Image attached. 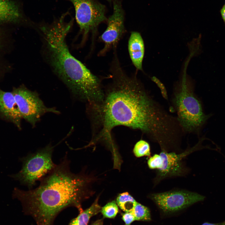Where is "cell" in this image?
I'll return each mask as SVG.
<instances>
[{
	"mask_svg": "<svg viewBox=\"0 0 225 225\" xmlns=\"http://www.w3.org/2000/svg\"><path fill=\"white\" fill-rule=\"evenodd\" d=\"M118 62L112 66V83L103 100L90 107L100 127L98 138L112 141L111 130L122 125L140 130L160 149L170 147L180 132L176 117L152 97L135 76L126 75Z\"/></svg>",
	"mask_w": 225,
	"mask_h": 225,
	"instance_id": "cell-1",
	"label": "cell"
},
{
	"mask_svg": "<svg viewBox=\"0 0 225 225\" xmlns=\"http://www.w3.org/2000/svg\"><path fill=\"white\" fill-rule=\"evenodd\" d=\"M66 154L60 163L39 181L36 188L27 191L18 189L15 195L22 203L23 211L37 225H53L58 215L69 207L83 211L82 203L90 195V179L82 173L70 170Z\"/></svg>",
	"mask_w": 225,
	"mask_h": 225,
	"instance_id": "cell-2",
	"label": "cell"
},
{
	"mask_svg": "<svg viewBox=\"0 0 225 225\" xmlns=\"http://www.w3.org/2000/svg\"><path fill=\"white\" fill-rule=\"evenodd\" d=\"M62 18L40 27L43 53L53 71L72 93L89 104L100 102L104 92L100 79L70 53L66 38L72 25Z\"/></svg>",
	"mask_w": 225,
	"mask_h": 225,
	"instance_id": "cell-3",
	"label": "cell"
},
{
	"mask_svg": "<svg viewBox=\"0 0 225 225\" xmlns=\"http://www.w3.org/2000/svg\"><path fill=\"white\" fill-rule=\"evenodd\" d=\"M177 85L172 99L177 120L184 133L199 135L212 114L203 112L185 73Z\"/></svg>",
	"mask_w": 225,
	"mask_h": 225,
	"instance_id": "cell-4",
	"label": "cell"
},
{
	"mask_svg": "<svg viewBox=\"0 0 225 225\" xmlns=\"http://www.w3.org/2000/svg\"><path fill=\"white\" fill-rule=\"evenodd\" d=\"M205 137L199 138L198 142L192 147H188L181 152H167L161 151L159 154H155L148 157V168L156 170V175L153 179V187H155L165 179L177 177H185L190 172V169L185 162V159L194 152L208 147L202 145Z\"/></svg>",
	"mask_w": 225,
	"mask_h": 225,
	"instance_id": "cell-5",
	"label": "cell"
},
{
	"mask_svg": "<svg viewBox=\"0 0 225 225\" xmlns=\"http://www.w3.org/2000/svg\"><path fill=\"white\" fill-rule=\"evenodd\" d=\"M54 147L49 143L45 147L29 154L22 160V167L16 178L29 189L55 167L52 156Z\"/></svg>",
	"mask_w": 225,
	"mask_h": 225,
	"instance_id": "cell-6",
	"label": "cell"
},
{
	"mask_svg": "<svg viewBox=\"0 0 225 225\" xmlns=\"http://www.w3.org/2000/svg\"><path fill=\"white\" fill-rule=\"evenodd\" d=\"M12 92L22 118L32 126L46 113H60L54 108L46 107L37 93L24 87L15 88Z\"/></svg>",
	"mask_w": 225,
	"mask_h": 225,
	"instance_id": "cell-7",
	"label": "cell"
},
{
	"mask_svg": "<svg viewBox=\"0 0 225 225\" xmlns=\"http://www.w3.org/2000/svg\"><path fill=\"white\" fill-rule=\"evenodd\" d=\"M148 197L160 210L166 213L180 211L203 201L205 198L197 192L181 189L152 193Z\"/></svg>",
	"mask_w": 225,
	"mask_h": 225,
	"instance_id": "cell-8",
	"label": "cell"
},
{
	"mask_svg": "<svg viewBox=\"0 0 225 225\" xmlns=\"http://www.w3.org/2000/svg\"><path fill=\"white\" fill-rule=\"evenodd\" d=\"M75 8L76 21L83 38L107 20L104 5L92 0H70Z\"/></svg>",
	"mask_w": 225,
	"mask_h": 225,
	"instance_id": "cell-9",
	"label": "cell"
},
{
	"mask_svg": "<svg viewBox=\"0 0 225 225\" xmlns=\"http://www.w3.org/2000/svg\"><path fill=\"white\" fill-rule=\"evenodd\" d=\"M124 15L120 3L115 2L113 13L108 19L107 28L100 37L105 44L100 53H104L110 48L115 46L122 36L125 32Z\"/></svg>",
	"mask_w": 225,
	"mask_h": 225,
	"instance_id": "cell-10",
	"label": "cell"
},
{
	"mask_svg": "<svg viewBox=\"0 0 225 225\" xmlns=\"http://www.w3.org/2000/svg\"><path fill=\"white\" fill-rule=\"evenodd\" d=\"M0 112L19 128L22 118L12 92L0 89Z\"/></svg>",
	"mask_w": 225,
	"mask_h": 225,
	"instance_id": "cell-11",
	"label": "cell"
},
{
	"mask_svg": "<svg viewBox=\"0 0 225 225\" xmlns=\"http://www.w3.org/2000/svg\"><path fill=\"white\" fill-rule=\"evenodd\" d=\"M128 49L132 62L138 70H142V63L144 54V45L140 34L132 32L128 42Z\"/></svg>",
	"mask_w": 225,
	"mask_h": 225,
	"instance_id": "cell-12",
	"label": "cell"
},
{
	"mask_svg": "<svg viewBox=\"0 0 225 225\" xmlns=\"http://www.w3.org/2000/svg\"><path fill=\"white\" fill-rule=\"evenodd\" d=\"M21 18L17 4L12 0H0V24L16 23Z\"/></svg>",
	"mask_w": 225,
	"mask_h": 225,
	"instance_id": "cell-13",
	"label": "cell"
},
{
	"mask_svg": "<svg viewBox=\"0 0 225 225\" xmlns=\"http://www.w3.org/2000/svg\"><path fill=\"white\" fill-rule=\"evenodd\" d=\"M98 197L89 208L72 219L68 225H87L92 217L101 212V208L98 203Z\"/></svg>",
	"mask_w": 225,
	"mask_h": 225,
	"instance_id": "cell-14",
	"label": "cell"
},
{
	"mask_svg": "<svg viewBox=\"0 0 225 225\" xmlns=\"http://www.w3.org/2000/svg\"><path fill=\"white\" fill-rule=\"evenodd\" d=\"M137 202L128 192H124L118 195L116 202L119 208L125 212H131Z\"/></svg>",
	"mask_w": 225,
	"mask_h": 225,
	"instance_id": "cell-15",
	"label": "cell"
},
{
	"mask_svg": "<svg viewBox=\"0 0 225 225\" xmlns=\"http://www.w3.org/2000/svg\"><path fill=\"white\" fill-rule=\"evenodd\" d=\"M131 212L133 214L136 220L147 221L151 220L149 208L138 202H137Z\"/></svg>",
	"mask_w": 225,
	"mask_h": 225,
	"instance_id": "cell-16",
	"label": "cell"
},
{
	"mask_svg": "<svg viewBox=\"0 0 225 225\" xmlns=\"http://www.w3.org/2000/svg\"><path fill=\"white\" fill-rule=\"evenodd\" d=\"M133 152L137 158L151 156L150 146L149 143L143 140H140L134 145Z\"/></svg>",
	"mask_w": 225,
	"mask_h": 225,
	"instance_id": "cell-17",
	"label": "cell"
},
{
	"mask_svg": "<svg viewBox=\"0 0 225 225\" xmlns=\"http://www.w3.org/2000/svg\"><path fill=\"white\" fill-rule=\"evenodd\" d=\"M118 208L116 202L112 201L101 208V212L104 218H113L117 215Z\"/></svg>",
	"mask_w": 225,
	"mask_h": 225,
	"instance_id": "cell-18",
	"label": "cell"
},
{
	"mask_svg": "<svg viewBox=\"0 0 225 225\" xmlns=\"http://www.w3.org/2000/svg\"><path fill=\"white\" fill-rule=\"evenodd\" d=\"M151 80L157 85L160 90L163 98L166 100H168V96L166 89L163 84L157 78L153 76L151 78Z\"/></svg>",
	"mask_w": 225,
	"mask_h": 225,
	"instance_id": "cell-19",
	"label": "cell"
},
{
	"mask_svg": "<svg viewBox=\"0 0 225 225\" xmlns=\"http://www.w3.org/2000/svg\"><path fill=\"white\" fill-rule=\"evenodd\" d=\"M122 219L125 223L124 225H131L132 223L136 220L133 214L131 212L122 213Z\"/></svg>",
	"mask_w": 225,
	"mask_h": 225,
	"instance_id": "cell-20",
	"label": "cell"
},
{
	"mask_svg": "<svg viewBox=\"0 0 225 225\" xmlns=\"http://www.w3.org/2000/svg\"><path fill=\"white\" fill-rule=\"evenodd\" d=\"M222 18L225 23V6L224 5L220 10Z\"/></svg>",
	"mask_w": 225,
	"mask_h": 225,
	"instance_id": "cell-21",
	"label": "cell"
},
{
	"mask_svg": "<svg viewBox=\"0 0 225 225\" xmlns=\"http://www.w3.org/2000/svg\"><path fill=\"white\" fill-rule=\"evenodd\" d=\"M202 225H225V221L217 223H211L209 222H205Z\"/></svg>",
	"mask_w": 225,
	"mask_h": 225,
	"instance_id": "cell-22",
	"label": "cell"
},
{
	"mask_svg": "<svg viewBox=\"0 0 225 225\" xmlns=\"http://www.w3.org/2000/svg\"><path fill=\"white\" fill-rule=\"evenodd\" d=\"M103 220L100 219L97 220L91 225H103Z\"/></svg>",
	"mask_w": 225,
	"mask_h": 225,
	"instance_id": "cell-23",
	"label": "cell"
},
{
	"mask_svg": "<svg viewBox=\"0 0 225 225\" xmlns=\"http://www.w3.org/2000/svg\"><path fill=\"white\" fill-rule=\"evenodd\" d=\"M224 6H225V4H224Z\"/></svg>",
	"mask_w": 225,
	"mask_h": 225,
	"instance_id": "cell-24",
	"label": "cell"
},
{
	"mask_svg": "<svg viewBox=\"0 0 225 225\" xmlns=\"http://www.w3.org/2000/svg\"></svg>",
	"mask_w": 225,
	"mask_h": 225,
	"instance_id": "cell-25",
	"label": "cell"
},
{
	"mask_svg": "<svg viewBox=\"0 0 225 225\" xmlns=\"http://www.w3.org/2000/svg\"></svg>",
	"mask_w": 225,
	"mask_h": 225,
	"instance_id": "cell-26",
	"label": "cell"
}]
</instances>
